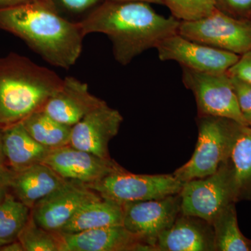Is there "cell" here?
Listing matches in <instances>:
<instances>
[{
    "label": "cell",
    "mask_w": 251,
    "mask_h": 251,
    "mask_svg": "<svg viewBox=\"0 0 251 251\" xmlns=\"http://www.w3.org/2000/svg\"><path fill=\"white\" fill-rule=\"evenodd\" d=\"M84 35L101 33L112 44L114 57L121 65L178 33L180 21L162 16L150 4L104 0L79 21Z\"/></svg>",
    "instance_id": "cell-1"
},
{
    "label": "cell",
    "mask_w": 251,
    "mask_h": 251,
    "mask_svg": "<svg viewBox=\"0 0 251 251\" xmlns=\"http://www.w3.org/2000/svg\"><path fill=\"white\" fill-rule=\"evenodd\" d=\"M0 29L22 39L51 65L64 69L80 57L85 36L79 23L64 17L52 0L0 6Z\"/></svg>",
    "instance_id": "cell-2"
},
{
    "label": "cell",
    "mask_w": 251,
    "mask_h": 251,
    "mask_svg": "<svg viewBox=\"0 0 251 251\" xmlns=\"http://www.w3.org/2000/svg\"><path fill=\"white\" fill-rule=\"evenodd\" d=\"M63 79L53 71L11 52L0 58V126L43 110Z\"/></svg>",
    "instance_id": "cell-3"
},
{
    "label": "cell",
    "mask_w": 251,
    "mask_h": 251,
    "mask_svg": "<svg viewBox=\"0 0 251 251\" xmlns=\"http://www.w3.org/2000/svg\"><path fill=\"white\" fill-rule=\"evenodd\" d=\"M198 138L193 156L173 175L183 183L215 173L227 161L242 124L224 117L198 116Z\"/></svg>",
    "instance_id": "cell-4"
},
{
    "label": "cell",
    "mask_w": 251,
    "mask_h": 251,
    "mask_svg": "<svg viewBox=\"0 0 251 251\" xmlns=\"http://www.w3.org/2000/svg\"><path fill=\"white\" fill-rule=\"evenodd\" d=\"M184 183L174 175H136L123 167L87 188L118 204L160 199L179 194Z\"/></svg>",
    "instance_id": "cell-5"
},
{
    "label": "cell",
    "mask_w": 251,
    "mask_h": 251,
    "mask_svg": "<svg viewBox=\"0 0 251 251\" xmlns=\"http://www.w3.org/2000/svg\"><path fill=\"white\" fill-rule=\"evenodd\" d=\"M178 34L186 39L241 56L251 50V20L216 9L194 21H180Z\"/></svg>",
    "instance_id": "cell-6"
},
{
    "label": "cell",
    "mask_w": 251,
    "mask_h": 251,
    "mask_svg": "<svg viewBox=\"0 0 251 251\" xmlns=\"http://www.w3.org/2000/svg\"><path fill=\"white\" fill-rule=\"evenodd\" d=\"M181 214L212 222L216 215L236 200L233 175L227 161L214 174L186 181L179 193Z\"/></svg>",
    "instance_id": "cell-7"
},
{
    "label": "cell",
    "mask_w": 251,
    "mask_h": 251,
    "mask_svg": "<svg viewBox=\"0 0 251 251\" xmlns=\"http://www.w3.org/2000/svg\"><path fill=\"white\" fill-rule=\"evenodd\" d=\"M182 81L194 95L198 116L224 117L248 125L227 72L206 74L182 67Z\"/></svg>",
    "instance_id": "cell-8"
},
{
    "label": "cell",
    "mask_w": 251,
    "mask_h": 251,
    "mask_svg": "<svg viewBox=\"0 0 251 251\" xmlns=\"http://www.w3.org/2000/svg\"><path fill=\"white\" fill-rule=\"evenodd\" d=\"M180 194L124 204L123 226L139 239L156 249L158 237L171 227L181 214Z\"/></svg>",
    "instance_id": "cell-9"
},
{
    "label": "cell",
    "mask_w": 251,
    "mask_h": 251,
    "mask_svg": "<svg viewBox=\"0 0 251 251\" xmlns=\"http://www.w3.org/2000/svg\"><path fill=\"white\" fill-rule=\"evenodd\" d=\"M156 49L160 60L175 61L181 67L206 74L227 73L240 57L190 40L178 33L162 40Z\"/></svg>",
    "instance_id": "cell-10"
},
{
    "label": "cell",
    "mask_w": 251,
    "mask_h": 251,
    "mask_svg": "<svg viewBox=\"0 0 251 251\" xmlns=\"http://www.w3.org/2000/svg\"><path fill=\"white\" fill-rule=\"evenodd\" d=\"M100 197L85 185L66 180L36 203L31 209V216L43 228L59 232L82 206Z\"/></svg>",
    "instance_id": "cell-11"
},
{
    "label": "cell",
    "mask_w": 251,
    "mask_h": 251,
    "mask_svg": "<svg viewBox=\"0 0 251 251\" xmlns=\"http://www.w3.org/2000/svg\"><path fill=\"white\" fill-rule=\"evenodd\" d=\"M43 163L62 179L85 186L97 182L122 167L112 158H100L69 145L51 150Z\"/></svg>",
    "instance_id": "cell-12"
},
{
    "label": "cell",
    "mask_w": 251,
    "mask_h": 251,
    "mask_svg": "<svg viewBox=\"0 0 251 251\" xmlns=\"http://www.w3.org/2000/svg\"><path fill=\"white\" fill-rule=\"evenodd\" d=\"M124 118L106 102L73 126L69 145L100 158H111L108 145L118 134Z\"/></svg>",
    "instance_id": "cell-13"
},
{
    "label": "cell",
    "mask_w": 251,
    "mask_h": 251,
    "mask_svg": "<svg viewBox=\"0 0 251 251\" xmlns=\"http://www.w3.org/2000/svg\"><path fill=\"white\" fill-rule=\"evenodd\" d=\"M59 251H151V246L140 242L124 226H109L75 233L55 232Z\"/></svg>",
    "instance_id": "cell-14"
},
{
    "label": "cell",
    "mask_w": 251,
    "mask_h": 251,
    "mask_svg": "<svg viewBox=\"0 0 251 251\" xmlns=\"http://www.w3.org/2000/svg\"><path fill=\"white\" fill-rule=\"evenodd\" d=\"M105 102L90 93L87 83L69 76L63 79L43 110L56 121L73 126Z\"/></svg>",
    "instance_id": "cell-15"
},
{
    "label": "cell",
    "mask_w": 251,
    "mask_h": 251,
    "mask_svg": "<svg viewBox=\"0 0 251 251\" xmlns=\"http://www.w3.org/2000/svg\"><path fill=\"white\" fill-rule=\"evenodd\" d=\"M157 251H216L212 224L198 216L180 214L157 239Z\"/></svg>",
    "instance_id": "cell-16"
},
{
    "label": "cell",
    "mask_w": 251,
    "mask_h": 251,
    "mask_svg": "<svg viewBox=\"0 0 251 251\" xmlns=\"http://www.w3.org/2000/svg\"><path fill=\"white\" fill-rule=\"evenodd\" d=\"M65 181L47 165L38 163L21 171H12L9 191L31 209Z\"/></svg>",
    "instance_id": "cell-17"
},
{
    "label": "cell",
    "mask_w": 251,
    "mask_h": 251,
    "mask_svg": "<svg viewBox=\"0 0 251 251\" xmlns=\"http://www.w3.org/2000/svg\"><path fill=\"white\" fill-rule=\"evenodd\" d=\"M2 147L6 166L12 171L43 163L52 150L34 140L21 122L2 127Z\"/></svg>",
    "instance_id": "cell-18"
},
{
    "label": "cell",
    "mask_w": 251,
    "mask_h": 251,
    "mask_svg": "<svg viewBox=\"0 0 251 251\" xmlns=\"http://www.w3.org/2000/svg\"><path fill=\"white\" fill-rule=\"evenodd\" d=\"M123 205L100 197L87 203L59 232L75 233L88 229L123 226Z\"/></svg>",
    "instance_id": "cell-19"
},
{
    "label": "cell",
    "mask_w": 251,
    "mask_h": 251,
    "mask_svg": "<svg viewBox=\"0 0 251 251\" xmlns=\"http://www.w3.org/2000/svg\"><path fill=\"white\" fill-rule=\"evenodd\" d=\"M227 163L233 175L237 202L251 201V127L240 125Z\"/></svg>",
    "instance_id": "cell-20"
},
{
    "label": "cell",
    "mask_w": 251,
    "mask_h": 251,
    "mask_svg": "<svg viewBox=\"0 0 251 251\" xmlns=\"http://www.w3.org/2000/svg\"><path fill=\"white\" fill-rule=\"evenodd\" d=\"M21 122L34 140L50 150L70 143L72 126L56 121L43 110L34 112Z\"/></svg>",
    "instance_id": "cell-21"
},
{
    "label": "cell",
    "mask_w": 251,
    "mask_h": 251,
    "mask_svg": "<svg viewBox=\"0 0 251 251\" xmlns=\"http://www.w3.org/2000/svg\"><path fill=\"white\" fill-rule=\"evenodd\" d=\"M236 203L224 208L213 220L216 251H251V240L238 226Z\"/></svg>",
    "instance_id": "cell-22"
},
{
    "label": "cell",
    "mask_w": 251,
    "mask_h": 251,
    "mask_svg": "<svg viewBox=\"0 0 251 251\" xmlns=\"http://www.w3.org/2000/svg\"><path fill=\"white\" fill-rule=\"evenodd\" d=\"M30 216V208L9 191L0 204V241L7 244L17 240Z\"/></svg>",
    "instance_id": "cell-23"
},
{
    "label": "cell",
    "mask_w": 251,
    "mask_h": 251,
    "mask_svg": "<svg viewBox=\"0 0 251 251\" xmlns=\"http://www.w3.org/2000/svg\"><path fill=\"white\" fill-rule=\"evenodd\" d=\"M18 239L22 244L24 251H59L56 232L40 227L31 214Z\"/></svg>",
    "instance_id": "cell-24"
},
{
    "label": "cell",
    "mask_w": 251,
    "mask_h": 251,
    "mask_svg": "<svg viewBox=\"0 0 251 251\" xmlns=\"http://www.w3.org/2000/svg\"><path fill=\"white\" fill-rule=\"evenodd\" d=\"M172 16L179 21H194L209 16L216 9L214 0H162Z\"/></svg>",
    "instance_id": "cell-25"
},
{
    "label": "cell",
    "mask_w": 251,
    "mask_h": 251,
    "mask_svg": "<svg viewBox=\"0 0 251 251\" xmlns=\"http://www.w3.org/2000/svg\"><path fill=\"white\" fill-rule=\"evenodd\" d=\"M216 9L233 17L251 20V0H214Z\"/></svg>",
    "instance_id": "cell-26"
},
{
    "label": "cell",
    "mask_w": 251,
    "mask_h": 251,
    "mask_svg": "<svg viewBox=\"0 0 251 251\" xmlns=\"http://www.w3.org/2000/svg\"><path fill=\"white\" fill-rule=\"evenodd\" d=\"M59 11H65L70 14H82L92 11L104 0H52Z\"/></svg>",
    "instance_id": "cell-27"
},
{
    "label": "cell",
    "mask_w": 251,
    "mask_h": 251,
    "mask_svg": "<svg viewBox=\"0 0 251 251\" xmlns=\"http://www.w3.org/2000/svg\"><path fill=\"white\" fill-rule=\"evenodd\" d=\"M229 75L243 115L249 113L251 112V84L237 77Z\"/></svg>",
    "instance_id": "cell-28"
},
{
    "label": "cell",
    "mask_w": 251,
    "mask_h": 251,
    "mask_svg": "<svg viewBox=\"0 0 251 251\" xmlns=\"http://www.w3.org/2000/svg\"><path fill=\"white\" fill-rule=\"evenodd\" d=\"M227 73L251 84V50L241 55Z\"/></svg>",
    "instance_id": "cell-29"
},
{
    "label": "cell",
    "mask_w": 251,
    "mask_h": 251,
    "mask_svg": "<svg viewBox=\"0 0 251 251\" xmlns=\"http://www.w3.org/2000/svg\"><path fill=\"white\" fill-rule=\"evenodd\" d=\"M12 171L7 166L0 170V204L4 201L6 193L9 191Z\"/></svg>",
    "instance_id": "cell-30"
},
{
    "label": "cell",
    "mask_w": 251,
    "mask_h": 251,
    "mask_svg": "<svg viewBox=\"0 0 251 251\" xmlns=\"http://www.w3.org/2000/svg\"><path fill=\"white\" fill-rule=\"evenodd\" d=\"M0 251H24V249L22 244L17 239L3 245L0 249Z\"/></svg>",
    "instance_id": "cell-31"
},
{
    "label": "cell",
    "mask_w": 251,
    "mask_h": 251,
    "mask_svg": "<svg viewBox=\"0 0 251 251\" xmlns=\"http://www.w3.org/2000/svg\"><path fill=\"white\" fill-rule=\"evenodd\" d=\"M6 165V158L2 147V127L0 126V170Z\"/></svg>",
    "instance_id": "cell-32"
},
{
    "label": "cell",
    "mask_w": 251,
    "mask_h": 251,
    "mask_svg": "<svg viewBox=\"0 0 251 251\" xmlns=\"http://www.w3.org/2000/svg\"><path fill=\"white\" fill-rule=\"evenodd\" d=\"M27 1L29 0H0V6H12Z\"/></svg>",
    "instance_id": "cell-33"
},
{
    "label": "cell",
    "mask_w": 251,
    "mask_h": 251,
    "mask_svg": "<svg viewBox=\"0 0 251 251\" xmlns=\"http://www.w3.org/2000/svg\"><path fill=\"white\" fill-rule=\"evenodd\" d=\"M117 1H140V2L148 3V4H163L162 0H112Z\"/></svg>",
    "instance_id": "cell-34"
},
{
    "label": "cell",
    "mask_w": 251,
    "mask_h": 251,
    "mask_svg": "<svg viewBox=\"0 0 251 251\" xmlns=\"http://www.w3.org/2000/svg\"><path fill=\"white\" fill-rule=\"evenodd\" d=\"M244 116L246 121H247V125L251 127V112L245 114V115H244Z\"/></svg>",
    "instance_id": "cell-35"
},
{
    "label": "cell",
    "mask_w": 251,
    "mask_h": 251,
    "mask_svg": "<svg viewBox=\"0 0 251 251\" xmlns=\"http://www.w3.org/2000/svg\"><path fill=\"white\" fill-rule=\"evenodd\" d=\"M6 243L1 242L0 241V249H1V247H2L3 245H4V244H6Z\"/></svg>",
    "instance_id": "cell-36"
}]
</instances>
